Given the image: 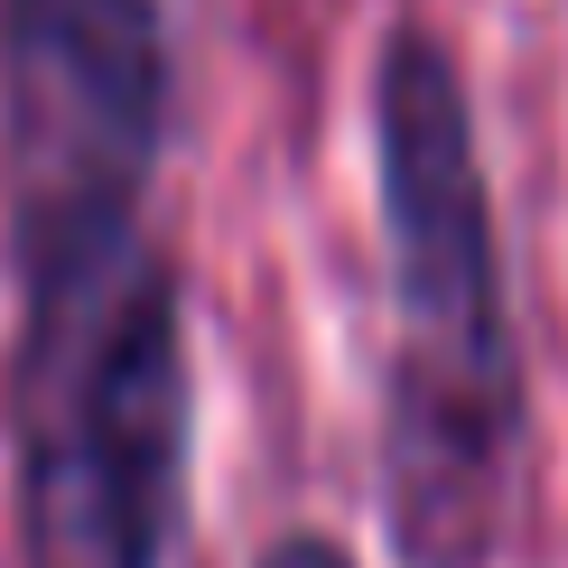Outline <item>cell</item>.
I'll return each mask as SVG.
<instances>
[{
	"label": "cell",
	"instance_id": "1",
	"mask_svg": "<svg viewBox=\"0 0 568 568\" xmlns=\"http://www.w3.org/2000/svg\"><path fill=\"white\" fill-rule=\"evenodd\" d=\"M383 215L373 494L400 568H494L523 504L531 373L466 57L429 10H392L364 84Z\"/></svg>",
	"mask_w": 568,
	"mask_h": 568
},
{
	"label": "cell",
	"instance_id": "2",
	"mask_svg": "<svg viewBox=\"0 0 568 568\" xmlns=\"http://www.w3.org/2000/svg\"><path fill=\"white\" fill-rule=\"evenodd\" d=\"M19 568H169L196 485L186 271L159 224L10 262Z\"/></svg>",
	"mask_w": 568,
	"mask_h": 568
},
{
	"label": "cell",
	"instance_id": "3",
	"mask_svg": "<svg viewBox=\"0 0 568 568\" xmlns=\"http://www.w3.org/2000/svg\"><path fill=\"white\" fill-rule=\"evenodd\" d=\"M169 122H178L169 0H0L10 262L150 224Z\"/></svg>",
	"mask_w": 568,
	"mask_h": 568
},
{
	"label": "cell",
	"instance_id": "4",
	"mask_svg": "<svg viewBox=\"0 0 568 568\" xmlns=\"http://www.w3.org/2000/svg\"><path fill=\"white\" fill-rule=\"evenodd\" d=\"M252 568H354V550L336 531H317V523H290V531H271L252 550Z\"/></svg>",
	"mask_w": 568,
	"mask_h": 568
}]
</instances>
